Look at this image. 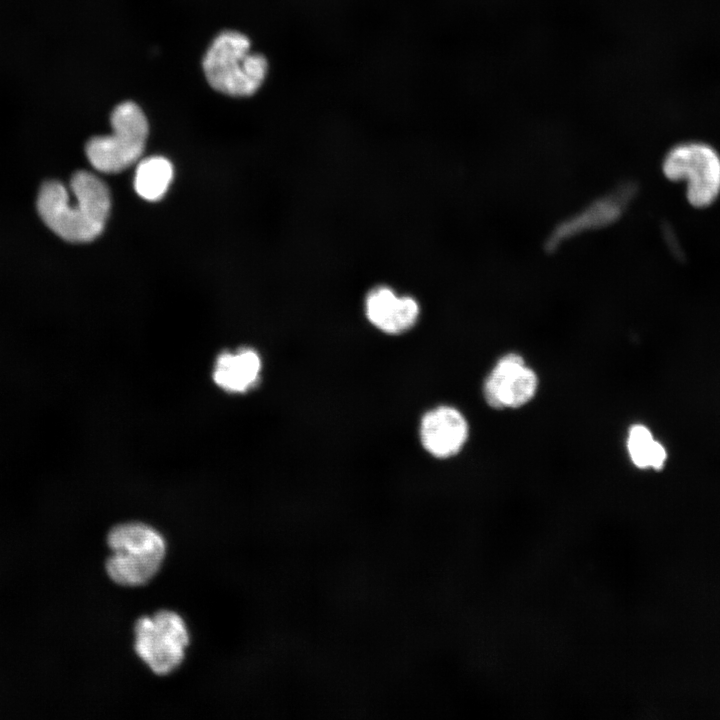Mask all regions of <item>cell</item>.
I'll use <instances>...</instances> for the list:
<instances>
[{
    "mask_svg": "<svg viewBox=\"0 0 720 720\" xmlns=\"http://www.w3.org/2000/svg\"><path fill=\"white\" fill-rule=\"evenodd\" d=\"M74 201L58 181L44 183L37 198V209L46 226L70 242H89L104 230L111 208L107 185L93 173L76 172L70 181Z\"/></svg>",
    "mask_w": 720,
    "mask_h": 720,
    "instance_id": "6da1fadb",
    "label": "cell"
},
{
    "mask_svg": "<svg viewBox=\"0 0 720 720\" xmlns=\"http://www.w3.org/2000/svg\"><path fill=\"white\" fill-rule=\"evenodd\" d=\"M268 61L251 52L250 39L237 31H223L209 46L202 61L205 77L216 91L236 97L255 94L265 81Z\"/></svg>",
    "mask_w": 720,
    "mask_h": 720,
    "instance_id": "7a4b0ae2",
    "label": "cell"
},
{
    "mask_svg": "<svg viewBox=\"0 0 720 720\" xmlns=\"http://www.w3.org/2000/svg\"><path fill=\"white\" fill-rule=\"evenodd\" d=\"M112 554L106 561V572L117 584L139 586L158 572L166 553L163 536L141 522L114 526L107 535Z\"/></svg>",
    "mask_w": 720,
    "mask_h": 720,
    "instance_id": "3957f363",
    "label": "cell"
},
{
    "mask_svg": "<svg viewBox=\"0 0 720 720\" xmlns=\"http://www.w3.org/2000/svg\"><path fill=\"white\" fill-rule=\"evenodd\" d=\"M112 133L86 144L90 164L103 173H119L141 158L149 132L147 118L134 102L118 104L111 113Z\"/></svg>",
    "mask_w": 720,
    "mask_h": 720,
    "instance_id": "277c9868",
    "label": "cell"
},
{
    "mask_svg": "<svg viewBox=\"0 0 720 720\" xmlns=\"http://www.w3.org/2000/svg\"><path fill=\"white\" fill-rule=\"evenodd\" d=\"M662 170L671 181H686L687 199L694 207H707L720 194V156L708 144L687 142L674 146L666 154Z\"/></svg>",
    "mask_w": 720,
    "mask_h": 720,
    "instance_id": "5b68a950",
    "label": "cell"
},
{
    "mask_svg": "<svg viewBox=\"0 0 720 720\" xmlns=\"http://www.w3.org/2000/svg\"><path fill=\"white\" fill-rule=\"evenodd\" d=\"M135 651L153 673L170 674L184 660L189 635L183 619L175 612L160 610L135 624Z\"/></svg>",
    "mask_w": 720,
    "mask_h": 720,
    "instance_id": "8992f818",
    "label": "cell"
},
{
    "mask_svg": "<svg viewBox=\"0 0 720 720\" xmlns=\"http://www.w3.org/2000/svg\"><path fill=\"white\" fill-rule=\"evenodd\" d=\"M539 381L535 371L517 353L503 355L493 366L483 384V396L493 409L519 408L537 393Z\"/></svg>",
    "mask_w": 720,
    "mask_h": 720,
    "instance_id": "52a82bcc",
    "label": "cell"
},
{
    "mask_svg": "<svg viewBox=\"0 0 720 720\" xmlns=\"http://www.w3.org/2000/svg\"><path fill=\"white\" fill-rule=\"evenodd\" d=\"M364 313L371 325L386 334L397 335L412 328L420 315L418 301L388 285L372 287L364 299Z\"/></svg>",
    "mask_w": 720,
    "mask_h": 720,
    "instance_id": "ba28073f",
    "label": "cell"
},
{
    "mask_svg": "<svg viewBox=\"0 0 720 720\" xmlns=\"http://www.w3.org/2000/svg\"><path fill=\"white\" fill-rule=\"evenodd\" d=\"M424 449L437 458L456 455L465 445L469 426L465 416L451 406L431 409L422 417L419 428Z\"/></svg>",
    "mask_w": 720,
    "mask_h": 720,
    "instance_id": "9c48e42d",
    "label": "cell"
},
{
    "mask_svg": "<svg viewBox=\"0 0 720 720\" xmlns=\"http://www.w3.org/2000/svg\"><path fill=\"white\" fill-rule=\"evenodd\" d=\"M630 195L629 188L619 187L592 201L554 229L549 239L550 245L558 246L579 234L614 223L622 215Z\"/></svg>",
    "mask_w": 720,
    "mask_h": 720,
    "instance_id": "30bf717a",
    "label": "cell"
},
{
    "mask_svg": "<svg viewBox=\"0 0 720 720\" xmlns=\"http://www.w3.org/2000/svg\"><path fill=\"white\" fill-rule=\"evenodd\" d=\"M261 370L258 353L250 348L223 352L216 360L213 378L229 392H244L255 385Z\"/></svg>",
    "mask_w": 720,
    "mask_h": 720,
    "instance_id": "8fae6325",
    "label": "cell"
},
{
    "mask_svg": "<svg viewBox=\"0 0 720 720\" xmlns=\"http://www.w3.org/2000/svg\"><path fill=\"white\" fill-rule=\"evenodd\" d=\"M173 178V166L163 156H150L139 161L135 176L134 189L147 201H158L166 194Z\"/></svg>",
    "mask_w": 720,
    "mask_h": 720,
    "instance_id": "7c38bea8",
    "label": "cell"
},
{
    "mask_svg": "<svg viewBox=\"0 0 720 720\" xmlns=\"http://www.w3.org/2000/svg\"><path fill=\"white\" fill-rule=\"evenodd\" d=\"M627 450L633 464L641 469L650 467L659 470L664 466L667 457L665 448L654 440L650 430L641 424L630 428Z\"/></svg>",
    "mask_w": 720,
    "mask_h": 720,
    "instance_id": "4fadbf2b",
    "label": "cell"
}]
</instances>
